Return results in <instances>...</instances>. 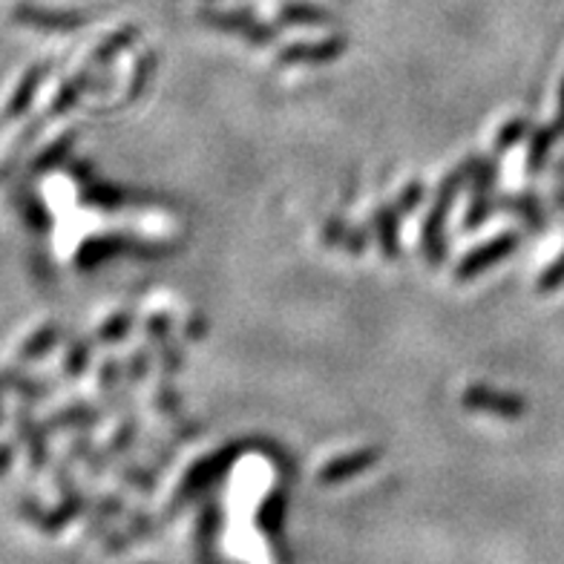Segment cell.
<instances>
[{
	"label": "cell",
	"mask_w": 564,
	"mask_h": 564,
	"mask_svg": "<svg viewBox=\"0 0 564 564\" xmlns=\"http://www.w3.org/2000/svg\"><path fill=\"white\" fill-rule=\"evenodd\" d=\"M460 401H464V406H467L469 412H487V415L496 417H521L528 412V403L521 401L519 394L481 387V383L469 387Z\"/></svg>",
	"instance_id": "6"
},
{
	"label": "cell",
	"mask_w": 564,
	"mask_h": 564,
	"mask_svg": "<svg viewBox=\"0 0 564 564\" xmlns=\"http://www.w3.org/2000/svg\"><path fill=\"white\" fill-rule=\"evenodd\" d=\"M121 253H133V257H164V248H150L148 242H133V239L112 237V239H93V242H84V248L78 251V265L87 271V268H96L101 262L112 260V257H121Z\"/></svg>",
	"instance_id": "5"
},
{
	"label": "cell",
	"mask_w": 564,
	"mask_h": 564,
	"mask_svg": "<svg viewBox=\"0 0 564 564\" xmlns=\"http://www.w3.org/2000/svg\"><path fill=\"white\" fill-rule=\"evenodd\" d=\"M167 332H171V323H167L164 314H156V317L148 319L150 340H167Z\"/></svg>",
	"instance_id": "36"
},
{
	"label": "cell",
	"mask_w": 564,
	"mask_h": 564,
	"mask_svg": "<svg viewBox=\"0 0 564 564\" xmlns=\"http://www.w3.org/2000/svg\"><path fill=\"white\" fill-rule=\"evenodd\" d=\"M82 196L87 205H98V208H121V205L139 202V199H130L124 191H119V187H110V185H89Z\"/></svg>",
	"instance_id": "19"
},
{
	"label": "cell",
	"mask_w": 564,
	"mask_h": 564,
	"mask_svg": "<svg viewBox=\"0 0 564 564\" xmlns=\"http://www.w3.org/2000/svg\"><path fill=\"white\" fill-rule=\"evenodd\" d=\"M84 507H87V501H84L82 492L75 490V487H69V490H64L61 505L55 507V510H44V507L35 505L32 498H26V501H21V516L30 521L32 528L41 530V533L55 535L67 528L69 521L78 519L84 512Z\"/></svg>",
	"instance_id": "3"
},
{
	"label": "cell",
	"mask_w": 564,
	"mask_h": 564,
	"mask_svg": "<svg viewBox=\"0 0 564 564\" xmlns=\"http://www.w3.org/2000/svg\"><path fill=\"white\" fill-rule=\"evenodd\" d=\"M121 478H124V484H133V487H141V490H153L156 487V476H150V473L139 467H127Z\"/></svg>",
	"instance_id": "34"
},
{
	"label": "cell",
	"mask_w": 564,
	"mask_h": 564,
	"mask_svg": "<svg viewBox=\"0 0 564 564\" xmlns=\"http://www.w3.org/2000/svg\"><path fill=\"white\" fill-rule=\"evenodd\" d=\"M398 219H401V214L394 208H380L378 214H375V230H378V239H380V248H383V253L387 257H398Z\"/></svg>",
	"instance_id": "16"
},
{
	"label": "cell",
	"mask_w": 564,
	"mask_h": 564,
	"mask_svg": "<svg viewBox=\"0 0 564 564\" xmlns=\"http://www.w3.org/2000/svg\"><path fill=\"white\" fill-rule=\"evenodd\" d=\"M130 360H133V364H130V375H133L135 380L144 378V371H148V355H144V351H139V355H133Z\"/></svg>",
	"instance_id": "38"
},
{
	"label": "cell",
	"mask_w": 564,
	"mask_h": 564,
	"mask_svg": "<svg viewBox=\"0 0 564 564\" xmlns=\"http://www.w3.org/2000/svg\"><path fill=\"white\" fill-rule=\"evenodd\" d=\"M98 412L96 409L89 406H78V409H69V412H58V415H53L50 421L44 423V430H53V432H61L67 430V426H93V423H98Z\"/></svg>",
	"instance_id": "20"
},
{
	"label": "cell",
	"mask_w": 564,
	"mask_h": 564,
	"mask_svg": "<svg viewBox=\"0 0 564 564\" xmlns=\"http://www.w3.org/2000/svg\"><path fill=\"white\" fill-rule=\"evenodd\" d=\"M558 130V135H564V82L562 87H558V116H556V124H553Z\"/></svg>",
	"instance_id": "41"
},
{
	"label": "cell",
	"mask_w": 564,
	"mask_h": 564,
	"mask_svg": "<svg viewBox=\"0 0 564 564\" xmlns=\"http://www.w3.org/2000/svg\"><path fill=\"white\" fill-rule=\"evenodd\" d=\"M153 521H150V516H144V512H133V519H130V535H135V539H148V535H153Z\"/></svg>",
	"instance_id": "35"
},
{
	"label": "cell",
	"mask_w": 564,
	"mask_h": 564,
	"mask_svg": "<svg viewBox=\"0 0 564 564\" xmlns=\"http://www.w3.org/2000/svg\"><path fill=\"white\" fill-rule=\"evenodd\" d=\"M421 196H423V187L417 185H406V191H403L401 196H398V202H394V210H398V214H409V210H415L417 208V202H421Z\"/></svg>",
	"instance_id": "33"
},
{
	"label": "cell",
	"mask_w": 564,
	"mask_h": 564,
	"mask_svg": "<svg viewBox=\"0 0 564 564\" xmlns=\"http://www.w3.org/2000/svg\"><path fill=\"white\" fill-rule=\"evenodd\" d=\"M346 37L332 35L323 41H305V44H291L280 53V64H328L337 55L346 53Z\"/></svg>",
	"instance_id": "10"
},
{
	"label": "cell",
	"mask_w": 564,
	"mask_h": 564,
	"mask_svg": "<svg viewBox=\"0 0 564 564\" xmlns=\"http://www.w3.org/2000/svg\"><path fill=\"white\" fill-rule=\"evenodd\" d=\"M516 246H519V234H505V237H496L492 242H487V246L476 248V251L467 253V257L460 260V265L455 268V280H473V276H478L481 271L492 268L496 262L505 260V257H510V253L516 251Z\"/></svg>",
	"instance_id": "8"
},
{
	"label": "cell",
	"mask_w": 564,
	"mask_h": 564,
	"mask_svg": "<svg viewBox=\"0 0 564 564\" xmlns=\"http://www.w3.org/2000/svg\"><path fill=\"white\" fill-rule=\"evenodd\" d=\"M12 378H15V369L0 371V417H3V392L12 389Z\"/></svg>",
	"instance_id": "39"
},
{
	"label": "cell",
	"mask_w": 564,
	"mask_h": 564,
	"mask_svg": "<svg viewBox=\"0 0 564 564\" xmlns=\"http://www.w3.org/2000/svg\"><path fill=\"white\" fill-rule=\"evenodd\" d=\"M478 159H467V162L455 167L446 182L441 185L438 199H435V208L430 210L426 216V223H423V251H426V260L430 262H441L444 260V223L446 214H449V205H453V196L469 176H476L478 171Z\"/></svg>",
	"instance_id": "1"
},
{
	"label": "cell",
	"mask_w": 564,
	"mask_h": 564,
	"mask_svg": "<svg viewBox=\"0 0 564 564\" xmlns=\"http://www.w3.org/2000/svg\"><path fill=\"white\" fill-rule=\"evenodd\" d=\"M135 35H139V30H135V26H124V30L112 32V35L105 41V44L98 46L93 58H96L98 64H107V61L116 58V55H119L121 50H124V46H130V41H133Z\"/></svg>",
	"instance_id": "22"
},
{
	"label": "cell",
	"mask_w": 564,
	"mask_h": 564,
	"mask_svg": "<svg viewBox=\"0 0 564 564\" xmlns=\"http://www.w3.org/2000/svg\"><path fill=\"white\" fill-rule=\"evenodd\" d=\"M46 73H50V64H32V67L23 73V78L18 82L15 96L9 98L7 116H3V119H18V116H23V112H26V107H30L32 98H35L37 84H41V78H44Z\"/></svg>",
	"instance_id": "13"
},
{
	"label": "cell",
	"mask_w": 564,
	"mask_h": 564,
	"mask_svg": "<svg viewBox=\"0 0 564 564\" xmlns=\"http://www.w3.org/2000/svg\"><path fill=\"white\" fill-rule=\"evenodd\" d=\"M87 360H89V346L87 343H73V349H69V360H67V371L69 375H82L87 369Z\"/></svg>",
	"instance_id": "32"
},
{
	"label": "cell",
	"mask_w": 564,
	"mask_h": 564,
	"mask_svg": "<svg viewBox=\"0 0 564 564\" xmlns=\"http://www.w3.org/2000/svg\"><path fill=\"white\" fill-rule=\"evenodd\" d=\"M326 239H328V246H340V248H346V251H351V253H364L366 251L364 234L349 230L343 223H337V219H332V223L326 225Z\"/></svg>",
	"instance_id": "21"
},
{
	"label": "cell",
	"mask_w": 564,
	"mask_h": 564,
	"mask_svg": "<svg viewBox=\"0 0 564 564\" xmlns=\"http://www.w3.org/2000/svg\"><path fill=\"white\" fill-rule=\"evenodd\" d=\"M556 139H558V130L553 124L542 127V130H535L533 141H530V153H528L530 173H539L544 167V164H547L550 150H553Z\"/></svg>",
	"instance_id": "17"
},
{
	"label": "cell",
	"mask_w": 564,
	"mask_h": 564,
	"mask_svg": "<svg viewBox=\"0 0 564 564\" xmlns=\"http://www.w3.org/2000/svg\"><path fill=\"white\" fill-rule=\"evenodd\" d=\"M524 133H528V121H524V119L510 121V124H507L505 130H501V135H498L496 150H498V153H501V150H510L512 144H516V141L524 139Z\"/></svg>",
	"instance_id": "29"
},
{
	"label": "cell",
	"mask_w": 564,
	"mask_h": 564,
	"mask_svg": "<svg viewBox=\"0 0 564 564\" xmlns=\"http://www.w3.org/2000/svg\"><path fill=\"white\" fill-rule=\"evenodd\" d=\"M237 458H239V446H225V449H219V453L210 455V458L199 460V464L187 473L185 484L178 487V505H185V501L196 498L199 492L210 490V487L225 476V469H228Z\"/></svg>",
	"instance_id": "4"
},
{
	"label": "cell",
	"mask_w": 564,
	"mask_h": 564,
	"mask_svg": "<svg viewBox=\"0 0 564 564\" xmlns=\"http://www.w3.org/2000/svg\"><path fill=\"white\" fill-rule=\"evenodd\" d=\"M9 464H12V444H7V441H3V444H0V478L7 476Z\"/></svg>",
	"instance_id": "40"
},
{
	"label": "cell",
	"mask_w": 564,
	"mask_h": 564,
	"mask_svg": "<svg viewBox=\"0 0 564 564\" xmlns=\"http://www.w3.org/2000/svg\"><path fill=\"white\" fill-rule=\"evenodd\" d=\"M12 392H21L26 401H35V398H44V394H50V389L41 387L37 380L23 378V375H18L15 371V378H12Z\"/></svg>",
	"instance_id": "30"
},
{
	"label": "cell",
	"mask_w": 564,
	"mask_h": 564,
	"mask_svg": "<svg viewBox=\"0 0 564 564\" xmlns=\"http://www.w3.org/2000/svg\"><path fill=\"white\" fill-rule=\"evenodd\" d=\"M12 21L30 26V30H46V32H73L87 26L93 18L82 9H53L37 7L32 0H21L12 7Z\"/></svg>",
	"instance_id": "2"
},
{
	"label": "cell",
	"mask_w": 564,
	"mask_h": 564,
	"mask_svg": "<svg viewBox=\"0 0 564 564\" xmlns=\"http://www.w3.org/2000/svg\"><path fill=\"white\" fill-rule=\"evenodd\" d=\"M73 144H75V133L55 139L53 144H50V148H46L41 156H37L35 171H50V167H55V164L64 162V156H67L69 150H73Z\"/></svg>",
	"instance_id": "24"
},
{
	"label": "cell",
	"mask_w": 564,
	"mask_h": 564,
	"mask_svg": "<svg viewBox=\"0 0 564 564\" xmlns=\"http://www.w3.org/2000/svg\"><path fill=\"white\" fill-rule=\"evenodd\" d=\"M23 216H26V223L32 225L35 230H46V223H50V214L35 196H23V205H21Z\"/></svg>",
	"instance_id": "28"
},
{
	"label": "cell",
	"mask_w": 564,
	"mask_h": 564,
	"mask_svg": "<svg viewBox=\"0 0 564 564\" xmlns=\"http://www.w3.org/2000/svg\"><path fill=\"white\" fill-rule=\"evenodd\" d=\"M127 332H130V314H112V319H107L105 326H101V343H119L124 340Z\"/></svg>",
	"instance_id": "25"
},
{
	"label": "cell",
	"mask_w": 564,
	"mask_h": 564,
	"mask_svg": "<svg viewBox=\"0 0 564 564\" xmlns=\"http://www.w3.org/2000/svg\"><path fill=\"white\" fill-rule=\"evenodd\" d=\"M378 460H380L378 446H369V449H357V453H351V455H340V458L328 460L326 467L319 469L317 481L326 484V487H335V484L351 481V478H357L360 473H366V469L375 467Z\"/></svg>",
	"instance_id": "9"
},
{
	"label": "cell",
	"mask_w": 564,
	"mask_h": 564,
	"mask_svg": "<svg viewBox=\"0 0 564 564\" xmlns=\"http://www.w3.org/2000/svg\"><path fill=\"white\" fill-rule=\"evenodd\" d=\"M282 23H300V26H317V23H332L335 15L323 7H314V3H285L280 9Z\"/></svg>",
	"instance_id": "15"
},
{
	"label": "cell",
	"mask_w": 564,
	"mask_h": 564,
	"mask_svg": "<svg viewBox=\"0 0 564 564\" xmlns=\"http://www.w3.org/2000/svg\"><path fill=\"white\" fill-rule=\"evenodd\" d=\"M84 78H75V82H69L67 87L61 89L58 96L53 98V116H61V112H67L69 107L75 105V101H78V96H82L84 93V87H87V84H82Z\"/></svg>",
	"instance_id": "26"
},
{
	"label": "cell",
	"mask_w": 564,
	"mask_h": 564,
	"mask_svg": "<svg viewBox=\"0 0 564 564\" xmlns=\"http://www.w3.org/2000/svg\"><path fill=\"white\" fill-rule=\"evenodd\" d=\"M257 519H260L262 533L271 535V539H274V535H280L282 519H285V498H282L280 490L268 492L265 505L260 507V516H257Z\"/></svg>",
	"instance_id": "18"
},
{
	"label": "cell",
	"mask_w": 564,
	"mask_h": 564,
	"mask_svg": "<svg viewBox=\"0 0 564 564\" xmlns=\"http://www.w3.org/2000/svg\"><path fill=\"white\" fill-rule=\"evenodd\" d=\"M199 15L202 21L208 23V26H214V30L239 32V35H246V41H253V44H268V41H274V30L257 21L251 12H246V9H230V12L202 9Z\"/></svg>",
	"instance_id": "7"
},
{
	"label": "cell",
	"mask_w": 564,
	"mask_h": 564,
	"mask_svg": "<svg viewBox=\"0 0 564 564\" xmlns=\"http://www.w3.org/2000/svg\"><path fill=\"white\" fill-rule=\"evenodd\" d=\"M501 205H507L510 210H519L521 216H528V223L533 225V228H542L544 225V210H542V205H539V199H535V194L507 196Z\"/></svg>",
	"instance_id": "23"
},
{
	"label": "cell",
	"mask_w": 564,
	"mask_h": 564,
	"mask_svg": "<svg viewBox=\"0 0 564 564\" xmlns=\"http://www.w3.org/2000/svg\"><path fill=\"white\" fill-rule=\"evenodd\" d=\"M496 162H481L476 171V187H473V199H469V210H467V228H476L478 223H484L492 210V199L490 191L496 185Z\"/></svg>",
	"instance_id": "11"
},
{
	"label": "cell",
	"mask_w": 564,
	"mask_h": 564,
	"mask_svg": "<svg viewBox=\"0 0 564 564\" xmlns=\"http://www.w3.org/2000/svg\"><path fill=\"white\" fill-rule=\"evenodd\" d=\"M121 512H124V501H121L119 496H105L96 505L93 516H96V519H101V521H112L116 516H121Z\"/></svg>",
	"instance_id": "31"
},
{
	"label": "cell",
	"mask_w": 564,
	"mask_h": 564,
	"mask_svg": "<svg viewBox=\"0 0 564 564\" xmlns=\"http://www.w3.org/2000/svg\"><path fill=\"white\" fill-rule=\"evenodd\" d=\"M44 426H37L35 421H32V412L26 406L18 412V438L26 441V446H30V467L32 469H41L46 464V458H50V446H46V438H44Z\"/></svg>",
	"instance_id": "12"
},
{
	"label": "cell",
	"mask_w": 564,
	"mask_h": 564,
	"mask_svg": "<svg viewBox=\"0 0 564 564\" xmlns=\"http://www.w3.org/2000/svg\"><path fill=\"white\" fill-rule=\"evenodd\" d=\"M564 285V253L539 276V294H553Z\"/></svg>",
	"instance_id": "27"
},
{
	"label": "cell",
	"mask_w": 564,
	"mask_h": 564,
	"mask_svg": "<svg viewBox=\"0 0 564 564\" xmlns=\"http://www.w3.org/2000/svg\"><path fill=\"white\" fill-rule=\"evenodd\" d=\"M58 337H61V328L55 326V323H46V326L35 328V332L26 337V343L21 346L18 357L26 360V364H30V360H37V357H44L46 351L53 349L55 343H58Z\"/></svg>",
	"instance_id": "14"
},
{
	"label": "cell",
	"mask_w": 564,
	"mask_h": 564,
	"mask_svg": "<svg viewBox=\"0 0 564 564\" xmlns=\"http://www.w3.org/2000/svg\"><path fill=\"white\" fill-rule=\"evenodd\" d=\"M130 539H133V535L116 533V530H112V533L105 535V550L112 553V556H119V553H124V550L130 547Z\"/></svg>",
	"instance_id": "37"
}]
</instances>
